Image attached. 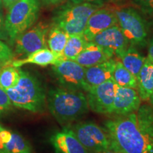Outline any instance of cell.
I'll return each instance as SVG.
<instances>
[{
    "mask_svg": "<svg viewBox=\"0 0 153 153\" xmlns=\"http://www.w3.org/2000/svg\"><path fill=\"white\" fill-rule=\"evenodd\" d=\"M97 153H118L117 152H115V151L112 150H105L103 151H100V152H97Z\"/></svg>",
    "mask_w": 153,
    "mask_h": 153,
    "instance_id": "33",
    "label": "cell"
},
{
    "mask_svg": "<svg viewBox=\"0 0 153 153\" xmlns=\"http://www.w3.org/2000/svg\"><path fill=\"white\" fill-rule=\"evenodd\" d=\"M70 36L66 32L53 25L49 29L48 33V45L49 49L57 55H63V50Z\"/></svg>",
    "mask_w": 153,
    "mask_h": 153,
    "instance_id": "20",
    "label": "cell"
},
{
    "mask_svg": "<svg viewBox=\"0 0 153 153\" xmlns=\"http://www.w3.org/2000/svg\"><path fill=\"white\" fill-rule=\"evenodd\" d=\"M141 101L136 89L118 86L113 104L112 114L118 116L137 111L141 106Z\"/></svg>",
    "mask_w": 153,
    "mask_h": 153,
    "instance_id": "12",
    "label": "cell"
},
{
    "mask_svg": "<svg viewBox=\"0 0 153 153\" xmlns=\"http://www.w3.org/2000/svg\"><path fill=\"white\" fill-rule=\"evenodd\" d=\"M39 0H20L9 9L5 27L10 43L33 26L39 16Z\"/></svg>",
    "mask_w": 153,
    "mask_h": 153,
    "instance_id": "5",
    "label": "cell"
},
{
    "mask_svg": "<svg viewBox=\"0 0 153 153\" xmlns=\"http://www.w3.org/2000/svg\"><path fill=\"white\" fill-rule=\"evenodd\" d=\"M101 5L92 3H73L63 5L53 18V25L66 32L69 36L83 33L87 21Z\"/></svg>",
    "mask_w": 153,
    "mask_h": 153,
    "instance_id": "4",
    "label": "cell"
},
{
    "mask_svg": "<svg viewBox=\"0 0 153 153\" xmlns=\"http://www.w3.org/2000/svg\"><path fill=\"white\" fill-rule=\"evenodd\" d=\"M70 128L89 153L111 150L110 138L106 131L93 122H80Z\"/></svg>",
    "mask_w": 153,
    "mask_h": 153,
    "instance_id": "7",
    "label": "cell"
},
{
    "mask_svg": "<svg viewBox=\"0 0 153 153\" xmlns=\"http://www.w3.org/2000/svg\"><path fill=\"white\" fill-rule=\"evenodd\" d=\"M20 0H1L2 1V5L5 7L6 9H9L11 7H12L15 3Z\"/></svg>",
    "mask_w": 153,
    "mask_h": 153,
    "instance_id": "31",
    "label": "cell"
},
{
    "mask_svg": "<svg viewBox=\"0 0 153 153\" xmlns=\"http://www.w3.org/2000/svg\"><path fill=\"white\" fill-rule=\"evenodd\" d=\"M105 130L111 149L118 153H153V107L141 105L137 111L109 119Z\"/></svg>",
    "mask_w": 153,
    "mask_h": 153,
    "instance_id": "1",
    "label": "cell"
},
{
    "mask_svg": "<svg viewBox=\"0 0 153 153\" xmlns=\"http://www.w3.org/2000/svg\"><path fill=\"white\" fill-rule=\"evenodd\" d=\"M12 105L33 113L43 112L46 94L41 82L29 72L20 70V77L14 87L5 90Z\"/></svg>",
    "mask_w": 153,
    "mask_h": 153,
    "instance_id": "3",
    "label": "cell"
},
{
    "mask_svg": "<svg viewBox=\"0 0 153 153\" xmlns=\"http://www.w3.org/2000/svg\"><path fill=\"white\" fill-rule=\"evenodd\" d=\"M4 153H33L30 143L18 133H11V139L4 143Z\"/></svg>",
    "mask_w": 153,
    "mask_h": 153,
    "instance_id": "23",
    "label": "cell"
},
{
    "mask_svg": "<svg viewBox=\"0 0 153 153\" xmlns=\"http://www.w3.org/2000/svg\"><path fill=\"white\" fill-rule=\"evenodd\" d=\"M46 5H58L64 2L65 0H41Z\"/></svg>",
    "mask_w": 153,
    "mask_h": 153,
    "instance_id": "32",
    "label": "cell"
},
{
    "mask_svg": "<svg viewBox=\"0 0 153 153\" xmlns=\"http://www.w3.org/2000/svg\"><path fill=\"white\" fill-rule=\"evenodd\" d=\"M63 59H65L63 55H57L50 49L45 48L30 53L24 59L12 61L10 65L16 68H20L21 66L26 64H33L45 67L51 65H53Z\"/></svg>",
    "mask_w": 153,
    "mask_h": 153,
    "instance_id": "16",
    "label": "cell"
},
{
    "mask_svg": "<svg viewBox=\"0 0 153 153\" xmlns=\"http://www.w3.org/2000/svg\"><path fill=\"white\" fill-rule=\"evenodd\" d=\"M143 12L153 15V0H133Z\"/></svg>",
    "mask_w": 153,
    "mask_h": 153,
    "instance_id": "27",
    "label": "cell"
},
{
    "mask_svg": "<svg viewBox=\"0 0 153 153\" xmlns=\"http://www.w3.org/2000/svg\"><path fill=\"white\" fill-rule=\"evenodd\" d=\"M117 24L114 11L100 7L88 19L83 36L88 42L91 41L96 35Z\"/></svg>",
    "mask_w": 153,
    "mask_h": 153,
    "instance_id": "13",
    "label": "cell"
},
{
    "mask_svg": "<svg viewBox=\"0 0 153 153\" xmlns=\"http://www.w3.org/2000/svg\"><path fill=\"white\" fill-rule=\"evenodd\" d=\"M7 39H9V37L5 27V19L2 9L0 8V41H6Z\"/></svg>",
    "mask_w": 153,
    "mask_h": 153,
    "instance_id": "28",
    "label": "cell"
},
{
    "mask_svg": "<svg viewBox=\"0 0 153 153\" xmlns=\"http://www.w3.org/2000/svg\"><path fill=\"white\" fill-rule=\"evenodd\" d=\"M118 58H119L123 66L137 78L146 57L137 51L136 47L129 45L127 49Z\"/></svg>",
    "mask_w": 153,
    "mask_h": 153,
    "instance_id": "19",
    "label": "cell"
},
{
    "mask_svg": "<svg viewBox=\"0 0 153 153\" xmlns=\"http://www.w3.org/2000/svg\"><path fill=\"white\" fill-rule=\"evenodd\" d=\"M117 87L112 77L101 85L89 88L86 95L89 109L97 114H111Z\"/></svg>",
    "mask_w": 153,
    "mask_h": 153,
    "instance_id": "9",
    "label": "cell"
},
{
    "mask_svg": "<svg viewBox=\"0 0 153 153\" xmlns=\"http://www.w3.org/2000/svg\"><path fill=\"white\" fill-rule=\"evenodd\" d=\"M20 70L11 65L0 70V87L4 90L14 87L20 77Z\"/></svg>",
    "mask_w": 153,
    "mask_h": 153,
    "instance_id": "24",
    "label": "cell"
},
{
    "mask_svg": "<svg viewBox=\"0 0 153 153\" xmlns=\"http://www.w3.org/2000/svg\"><path fill=\"white\" fill-rule=\"evenodd\" d=\"M55 153H89L76 138L71 128H65L51 137Z\"/></svg>",
    "mask_w": 153,
    "mask_h": 153,
    "instance_id": "14",
    "label": "cell"
},
{
    "mask_svg": "<svg viewBox=\"0 0 153 153\" xmlns=\"http://www.w3.org/2000/svg\"><path fill=\"white\" fill-rule=\"evenodd\" d=\"M148 57L153 62V37L148 42Z\"/></svg>",
    "mask_w": 153,
    "mask_h": 153,
    "instance_id": "29",
    "label": "cell"
},
{
    "mask_svg": "<svg viewBox=\"0 0 153 153\" xmlns=\"http://www.w3.org/2000/svg\"><path fill=\"white\" fill-rule=\"evenodd\" d=\"M111 58H113V57L102 48L92 41H89L74 61L87 68L105 62Z\"/></svg>",
    "mask_w": 153,
    "mask_h": 153,
    "instance_id": "17",
    "label": "cell"
},
{
    "mask_svg": "<svg viewBox=\"0 0 153 153\" xmlns=\"http://www.w3.org/2000/svg\"><path fill=\"white\" fill-rule=\"evenodd\" d=\"M0 8H2V1H1V0H0Z\"/></svg>",
    "mask_w": 153,
    "mask_h": 153,
    "instance_id": "36",
    "label": "cell"
},
{
    "mask_svg": "<svg viewBox=\"0 0 153 153\" xmlns=\"http://www.w3.org/2000/svg\"><path fill=\"white\" fill-rule=\"evenodd\" d=\"M91 41L102 48L113 57L115 55L117 57L120 56L129 45L118 24L96 35Z\"/></svg>",
    "mask_w": 153,
    "mask_h": 153,
    "instance_id": "11",
    "label": "cell"
},
{
    "mask_svg": "<svg viewBox=\"0 0 153 153\" xmlns=\"http://www.w3.org/2000/svg\"><path fill=\"white\" fill-rule=\"evenodd\" d=\"M48 25L40 22L19 35L14 42L15 52L22 55H28L38 50L46 48Z\"/></svg>",
    "mask_w": 153,
    "mask_h": 153,
    "instance_id": "10",
    "label": "cell"
},
{
    "mask_svg": "<svg viewBox=\"0 0 153 153\" xmlns=\"http://www.w3.org/2000/svg\"><path fill=\"white\" fill-rule=\"evenodd\" d=\"M11 102L8 94L4 89L0 87V114L9 110L11 106Z\"/></svg>",
    "mask_w": 153,
    "mask_h": 153,
    "instance_id": "26",
    "label": "cell"
},
{
    "mask_svg": "<svg viewBox=\"0 0 153 153\" xmlns=\"http://www.w3.org/2000/svg\"><path fill=\"white\" fill-rule=\"evenodd\" d=\"M73 3H92L101 5V0H68Z\"/></svg>",
    "mask_w": 153,
    "mask_h": 153,
    "instance_id": "30",
    "label": "cell"
},
{
    "mask_svg": "<svg viewBox=\"0 0 153 153\" xmlns=\"http://www.w3.org/2000/svg\"><path fill=\"white\" fill-rule=\"evenodd\" d=\"M88 41L82 34L70 36L63 50V57L66 60H74L78 55L85 48Z\"/></svg>",
    "mask_w": 153,
    "mask_h": 153,
    "instance_id": "22",
    "label": "cell"
},
{
    "mask_svg": "<svg viewBox=\"0 0 153 153\" xmlns=\"http://www.w3.org/2000/svg\"><path fill=\"white\" fill-rule=\"evenodd\" d=\"M113 79L119 87H129L137 89V78L127 70L119 60H116Z\"/></svg>",
    "mask_w": 153,
    "mask_h": 153,
    "instance_id": "21",
    "label": "cell"
},
{
    "mask_svg": "<svg viewBox=\"0 0 153 153\" xmlns=\"http://www.w3.org/2000/svg\"><path fill=\"white\" fill-rule=\"evenodd\" d=\"M149 101H150V105L153 107V91H152V95L150 96V98L149 99Z\"/></svg>",
    "mask_w": 153,
    "mask_h": 153,
    "instance_id": "35",
    "label": "cell"
},
{
    "mask_svg": "<svg viewBox=\"0 0 153 153\" xmlns=\"http://www.w3.org/2000/svg\"><path fill=\"white\" fill-rule=\"evenodd\" d=\"M137 90L141 101H149L153 91V62L148 57L137 76Z\"/></svg>",
    "mask_w": 153,
    "mask_h": 153,
    "instance_id": "18",
    "label": "cell"
},
{
    "mask_svg": "<svg viewBox=\"0 0 153 153\" xmlns=\"http://www.w3.org/2000/svg\"><path fill=\"white\" fill-rule=\"evenodd\" d=\"M46 99L50 111L60 124L79 119L89 109L85 94L79 90L55 88L49 91Z\"/></svg>",
    "mask_w": 153,
    "mask_h": 153,
    "instance_id": "2",
    "label": "cell"
},
{
    "mask_svg": "<svg viewBox=\"0 0 153 153\" xmlns=\"http://www.w3.org/2000/svg\"><path fill=\"white\" fill-rule=\"evenodd\" d=\"M13 58L14 54L10 48L3 41H0V70L10 65Z\"/></svg>",
    "mask_w": 153,
    "mask_h": 153,
    "instance_id": "25",
    "label": "cell"
},
{
    "mask_svg": "<svg viewBox=\"0 0 153 153\" xmlns=\"http://www.w3.org/2000/svg\"><path fill=\"white\" fill-rule=\"evenodd\" d=\"M0 153H4V146L1 141V139H0Z\"/></svg>",
    "mask_w": 153,
    "mask_h": 153,
    "instance_id": "34",
    "label": "cell"
},
{
    "mask_svg": "<svg viewBox=\"0 0 153 153\" xmlns=\"http://www.w3.org/2000/svg\"><path fill=\"white\" fill-rule=\"evenodd\" d=\"M116 60L111 58L96 65L85 68V79L89 87H95L112 78Z\"/></svg>",
    "mask_w": 153,
    "mask_h": 153,
    "instance_id": "15",
    "label": "cell"
},
{
    "mask_svg": "<svg viewBox=\"0 0 153 153\" xmlns=\"http://www.w3.org/2000/svg\"><path fill=\"white\" fill-rule=\"evenodd\" d=\"M118 24L129 45L144 47L148 45V28L142 16L133 8L114 11Z\"/></svg>",
    "mask_w": 153,
    "mask_h": 153,
    "instance_id": "6",
    "label": "cell"
},
{
    "mask_svg": "<svg viewBox=\"0 0 153 153\" xmlns=\"http://www.w3.org/2000/svg\"><path fill=\"white\" fill-rule=\"evenodd\" d=\"M53 71L62 87L84 92L90 88L85 79V68L74 60H61L53 65Z\"/></svg>",
    "mask_w": 153,
    "mask_h": 153,
    "instance_id": "8",
    "label": "cell"
}]
</instances>
